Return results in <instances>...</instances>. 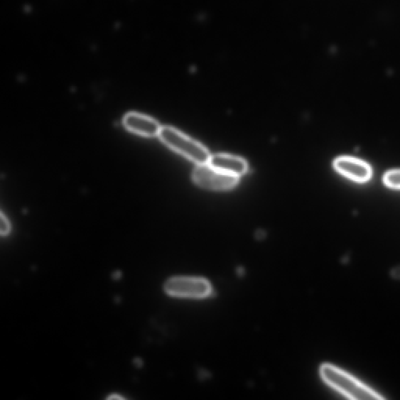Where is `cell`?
Returning <instances> with one entry per match:
<instances>
[{
	"label": "cell",
	"mask_w": 400,
	"mask_h": 400,
	"mask_svg": "<svg viewBox=\"0 0 400 400\" xmlns=\"http://www.w3.org/2000/svg\"><path fill=\"white\" fill-rule=\"evenodd\" d=\"M384 183L393 189H400V170L391 171L384 176Z\"/></svg>",
	"instance_id": "8"
},
{
	"label": "cell",
	"mask_w": 400,
	"mask_h": 400,
	"mask_svg": "<svg viewBox=\"0 0 400 400\" xmlns=\"http://www.w3.org/2000/svg\"><path fill=\"white\" fill-rule=\"evenodd\" d=\"M166 292L171 296L202 299L209 297L213 288L205 279L198 277H174L166 281Z\"/></svg>",
	"instance_id": "3"
},
{
	"label": "cell",
	"mask_w": 400,
	"mask_h": 400,
	"mask_svg": "<svg viewBox=\"0 0 400 400\" xmlns=\"http://www.w3.org/2000/svg\"><path fill=\"white\" fill-rule=\"evenodd\" d=\"M135 364H136L137 366L140 367L141 364H142V362H141L139 360H136Z\"/></svg>",
	"instance_id": "13"
},
{
	"label": "cell",
	"mask_w": 400,
	"mask_h": 400,
	"mask_svg": "<svg viewBox=\"0 0 400 400\" xmlns=\"http://www.w3.org/2000/svg\"><path fill=\"white\" fill-rule=\"evenodd\" d=\"M124 124L129 131L146 137L159 136L161 129L158 121L138 113H130L125 116Z\"/></svg>",
	"instance_id": "6"
},
{
	"label": "cell",
	"mask_w": 400,
	"mask_h": 400,
	"mask_svg": "<svg viewBox=\"0 0 400 400\" xmlns=\"http://www.w3.org/2000/svg\"><path fill=\"white\" fill-rule=\"evenodd\" d=\"M159 136L163 144L198 166L209 163L211 155L207 148L183 132L166 126L161 128Z\"/></svg>",
	"instance_id": "2"
},
{
	"label": "cell",
	"mask_w": 400,
	"mask_h": 400,
	"mask_svg": "<svg viewBox=\"0 0 400 400\" xmlns=\"http://www.w3.org/2000/svg\"><path fill=\"white\" fill-rule=\"evenodd\" d=\"M391 276L394 279H400V266L391 271Z\"/></svg>",
	"instance_id": "10"
},
{
	"label": "cell",
	"mask_w": 400,
	"mask_h": 400,
	"mask_svg": "<svg viewBox=\"0 0 400 400\" xmlns=\"http://www.w3.org/2000/svg\"><path fill=\"white\" fill-rule=\"evenodd\" d=\"M0 222H1L0 223V227H1L0 231H1V234L3 235V237H4V235L9 234L11 231V225L3 214L1 215V220H0Z\"/></svg>",
	"instance_id": "9"
},
{
	"label": "cell",
	"mask_w": 400,
	"mask_h": 400,
	"mask_svg": "<svg viewBox=\"0 0 400 400\" xmlns=\"http://www.w3.org/2000/svg\"><path fill=\"white\" fill-rule=\"evenodd\" d=\"M121 277V273L119 271H117L113 274V278L116 280L119 279Z\"/></svg>",
	"instance_id": "11"
},
{
	"label": "cell",
	"mask_w": 400,
	"mask_h": 400,
	"mask_svg": "<svg viewBox=\"0 0 400 400\" xmlns=\"http://www.w3.org/2000/svg\"><path fill=\"white\" fill-rule=\"evenodd\" d=\"M107 399H124V398L121 396L114 394V395L109 396Z\"/></svg>",
	"instance_id": "12"
},
{
	"label": "cell",
	"mask_w": 400,
	"mask_h": 400,
	"mask_svg": "<svg viewBox=\"0 0 400 400\" xmlns=\"http://www.w3.org/2000/svg\"><path fill=\"white\" fill-rule=\"evenodd\" d=\"M239 177L224 173L210 166L209 163L199 164L193 172L195 184L204 189L224 191L233 189L239 183Z\"/></svg>",
	"instance_id": "4"
},
{
	"label": "cell",
	"mask_w": 400,
	"mask_h": 400,
	"mask_svg": "<svg viewBox=\"0 0 400 400\" xmlns=\"http://www.w3.org/2000/svg\"><path fill=\"white\" fill-rule=\"evenodd\" d=\"M321 379L333 389L351 399H382L383 397L354 376L335 365L324 364L320 368Z\"/></svg>",
	"instance_id": "1"
},
{
	"label": "cell",
	"mask_w": 400,
	"mask_h": 400,
	"mask_svg": "<svg viewBox=\"0 0 400 400\" xmlns=\"http://www.w3.org/2000/svg\"><path fill=\"white\" fill-rule=\"evenodd\" d=\"M334 167L340 174L355 182L364 183L372 177V171L366 163L355 158L343 156L336 159Z\"/></svg>",
	"instance_id": "5"
},
{
	"label": "cell",
	"mask_w": 400,
	"mask_h": 400,
	"mask_svg": "<svg viewBox=\"0 0 400 400\" xmlns=\"http://www.w3.org/2000/svg\"><path fill=\"white\" fill-rule=\"evenodd\" d=\"M208 163L224 173L239 178L244 175L248 170V164L245 160L229 154L211 156Z\"/></svg>",
	"instance_id": "7"
}]
</instances>
